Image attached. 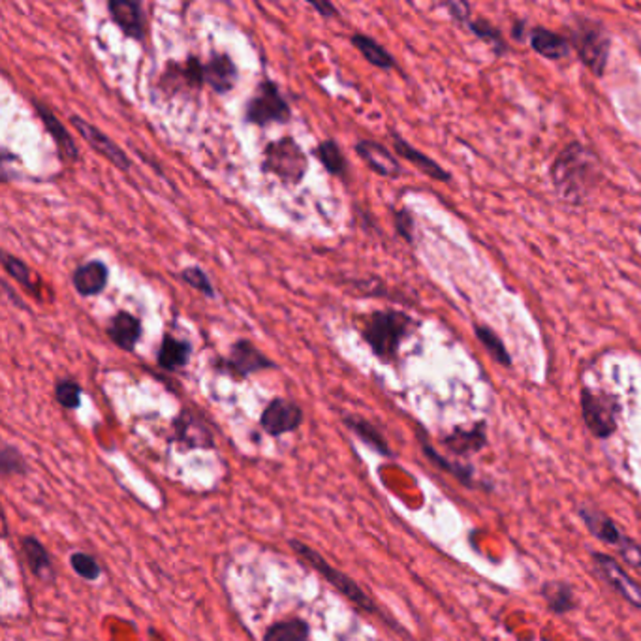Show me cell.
I'll list each match as a JSON object with an SVG mask.
<instances>
[{
	"mask_svg": "<svg viewBox=\"0 0 641 641\" xmlns=\"http://www.w3.org/2000/svg\"><path fill=\"white\" fill-rule=\"evenodd\" d=\"M600 160L577 141L566 145L551 166V181L563 199L581 203L600 179Z\"/></svg>",
	"mask_w": 641,
	"mask_h": 641,
	"instance_id": "1",
	"label": "cell"
},
{
	"mask_svg": "<svg viewBox=\"0 0 641 641\" xmlns=\"http://www.w3.org/2000/svg\"><path fill=\"white\" fill-rule=\"evenodd\" d=\"M416 328L414 320L399 310H376L365 318L361 335L372 354L390 363L397 358L401 342Z\"/></svg>",
	"mask_w": 641,
	"mask_h": 641,
	"instance_id": "2",
	"label": "cell"
},
{
	"mask_svg": "<svg viewBox=\"0 0 641 641\" xmlns=\"http://www.w3.org/2000/svg\"><path fill=\"white\" fill-rule=\"evenodd\" d=\"M290 547L303 563H307L312 570H316L320 575H322L330 583L331 587H335L342 596H346L356 607L365 611V614H378L376 604L358 585V583L352 577H350L348 574H344V572L337 570L333 565H330L322 555H320L316 549H312L310 545H307L301 540H290Z\"/></svg>",
	"mask_w": 641,
	"mask_h": 641,
	"instance_id": "3",
	"label": "cell"
},
{
	"mask_svg": "<svg viewBox=\"0 0 641 641\" xmlns=\"http://www.w3.org/2000/svg\"><path fill=\"white\" fill-rule=\"evenodd\" d=\"M570 40L581 58V63L595 76L602 77L609 56V35L605 33V28L598 21L577 17L570 33Z\"/></svg>",
	"mask_w": 641,
	"mask_h": 641,
	"instance_id": "4",
	"label": "cell"
},
{
	"mask_svg": "<svg viewBox=\"0 0 641 641\" xmlns=\"http://www.w3.org/2000/svg\"><path fill=\"white\" fill-rule=\"evenodd\" d=\"M307 168V157L294 137L271 141L264 151V162H261V169L275 175L288 185H300L305 178Z\"/></svg>",
	"mask_w": 641,
	"mask_h": 641,
	"instance_id": "5",
	"label": "cell"
},
{
	"mask_svg": "<svg viewBox=\"0 0 641 641\" xmlns=\"http://www.w3.org/2000/svg\"><path fill=\"white\" fill-rule=\"evenodd\" d=\"M290 117V106L279 91L277 83L271 79L259 81L245 107V121L256 127H268L271 123H288Z\"/></svg>",
	"mask_w": 641,
	"mask_h": 641,
	"instance_id": "6",
	"label": "cell"
},
{
	"mask_svg": "<svg viewBox=\"0 0 641 641\" xmlns=\"http://www.w3.org/2000/svg\"><path fill=\"white\" fill-rule=\"evenodd\" d=\"M581 414L583 422H585V425L596 439H609V436L617 431L619 404L616 397L583 388Z\"/></svg>",
	"mask_w": 641,
	"mask_h": 641,
	"instance_id": "7",
	"label": "cell"
},
{
	"mask_svg": "<svg viewBox=\"0 0 641 641\" xmlns=\"http://www.w3.org/2000/svg\"><path fill=\"white\" fill-rule=\"evenodd\" d=\"M593 563L611 589L617 591L628 604L641 609V585L623 570L614 557L605 555V553H593Z\"/></svg>",
	"mask_w": 641,
	"mask_h": 641,
	"instance_id": "8",
	"label": "cell"
},
{
	"mask_svg": "<svg viewBox=\"0 0 641 641\" xmlns=\"http://www.w3.org/2000/svg\"><path fill=\"white\" fill-rule=\"evenodd\" d=\"M303 423V411L288 399H273L266 411L261 412L259 425L271 436H282L286 432H294Z\"/></svg>",
	"mask_w": 641,
	"mask_h": 641,
	"instance_id": "9",
	"label": "cell"
},
{
	"mask_svg": "<svg viewBox=\"0 0 641 641\" xmlns=\"http://www.w3.org/2000/svg\"><path fill=\"white\" fill-rule=\"evenodd\" d=\"M70 121H72V125L76 127V130L79 132V136H81L86 143H89L91 148H93L98 155L106 157L115 168H119V169H123V171H128V169H130V166H132L130 158L127 157V153H125V151L119 148V145H117L111 137H107L102 130H98V128H97L95 125H91L89 121H85L83 117H79V115H72Z\"/></svg>",
	"mask_w": 641,
	"mask_h": 641,
	"instance_id": "10",
	"label": "cell"
},
{
	"mask_svg": "<svg viewBox=\"0 0 641 641\" xmlns=\"http://www.w3.org/2000/svg\"><path fill=\"white\" fill-rule=\"evenodd\" d=\"M273 367H275V363L268 356L261 354L250 341H245V339L233 342V346L229 350V356L224 361V369L229 374L239 376V378H247L254 372L273 369Z\"/></svg>",
	"mask_w": 641,
	"mask_h": 641,
	"instance_id": "11",
	"label": "cell"
},
{
	"mask_svg": "<svg viewBox=\"0 0 641 641\" xmlns=\"http://www.w3.org/2000/svg\"><path fill=\"white\" fill-rule=\"evenodd\" d=\"M173 432H175V439H178V443L183 444L185 448L208 450V448L215 446L211 429L192 411H183L178 418H175Z\"/></svg>",
	"mask_w": 641,
	"mask_h": 641,
	"instance_id": "12",
	"label": "cell"
},
{
	"mask_svg": "<svg viewBox=\"0 0 641 641\" xmlns=\"http://www.w3.org/2000/svg\"><path fill=\"white\" fill-rule=\"evenodd\" d=\"M356 153L374 173L382 175V178L395 179L402 173L399 160L393 157L392 151L384 148L382 143L372 139H361L356 143Z\"/></svg>",
	"mask_w": 641,
	"mask_h": 641,
	"instance_id": "13",
	"label": "cell"
},
{
	"mask_svg": "<svg viewBox=\"0 0 641 641\" xmlns=\"http://www.w3.org/2000/svg\"><path fill=\"white\" fill-rule=\"evenodd\" d=\"M107 10L113 23L121 28L127 38L143 40L145 19L139 3L136 0H111L107 3Z\"/></svg>",
	"mask_w": 641,
	"mask_h": 641,
	"instance_id": "14",
	"label": "cell"
},
{
	"mask_svg": "<svg viewBox=\"0 0 641 641\" xmlns=\"http://www.w3.org/2000/svg\"><path fill=\"white\" fill-rule=\"evenodd\" d=\"M35 106H36L38 117H40L42 123H44V128L49 132L51 139L55 141L56 149H58V155H61V158H63L65 162H70V164L76 162V160H79V149H77V145H76L72 134L68 132V128H66L61 121L56 119L55 113H53L46 104L35 102Z\"/></svg>",
	"mask_w": 641,
	"mask_h": 641,
	"instance_id": "15",
	"label": "cell"
},
{
	"mask_svg": "<svg viewBox=\"0 0 641 641\" xmlns=\"http://www.w3.org/2000/svg\"><path fill=\"white\" fill-rule=\"evenodd\" d=\"M203 76H206V83L217 95L229 93L239 79L236 63H233L226 53L211 55L209 63L203 65Z\"/></svg>",
	"mask_w": 641,
	"mask_h": 641,
	"instance_id": "16",
	"label": "cell"
},
{
	"mask_svg": "<svg viewBox=\"0 0 641 641\" xmlns=\"http://www.w3.org/2000/svg\"><path fill=\"white\" fill-rule=\"evenodd\" d=\"M107 279H109L107 268L100 259H91L74 271L72 284L79 296L91 298V296L102 294L107 286Z\"/></svg>",
	"mask_w": 641,
	"mask_h": 641,
	"instance_id": "17",
	"label": "cell"
},
{
	"mask_svg": "<svg viewBox=\"0 0 641 641\" xmlns=\"http://www.w3.org/2000/svg\"><path fill=\"white\" fill-rule=\"evenodd\" d=\"M106 333L115 346H119L125 352H132L141 337V322L137 316L121 310L109 320Z\"/></svg>",
	"mask_w": 641,
	"mask_h": 641,
	"instance_id": "18",
	"label": "cell"
},
{
	"mask_svg": "<svg viewBox=\"0 0 641 641\" xmlns=\"http://www.w3.org/2000/svg\"><path fill=\"white\" fill-rule=\"evenodd\" d=\"M579 515L585 523V527L589 529V533L598 538L600 542L607 544V545H616L619 547L621 542L626 538V534H623L619 531V527L616 524L614 519H609L607 515H604L602 512L589 508V506H581L579 508Z\"/></svg>",
	"mask_w": 641,
	"mask_h": 641,
	"instance_id": "19",
	"label": "cell"
},
{
	"mask_svg": "<svg viewBox=\"0 0 641 641\" xmlns=\"http://www.w3.org/2000/svg\"><path fill=\"white\" fill-rule=\"evenodd\" d=\"M392 139H393V149H395V153H397L399 157H402L404 160L412 162L418 169H422V171L427 175V178H431V179H434V181H443V183L450 181V173H448L443 166L436 164L432 158H429V157L423 155L422 151L414 149L412 145L408 143V141H404L399 134H393Z\"/></svg>",
	"mask_w": 641,
	"mask_h": 641,
	"instance_id": "20",
	"label": "cell"
},
{
	"mask_svg": "<svg viewBox=\"0 0 641 641\" xmlns=\"http://www.w3.org/2000/svg\"><path fill=\"white\" fill-rule=\"evenodd\" d=\"M21 549H23V555H25L28 568H31V572L38 579H42V581L55 579V566H53L51 555L38 538L25 536L21 540Z\"/></svg>",
	"mask_w": 641,
	"mask_h": 641,
	"instance_id": "21",
	"label": "cell"
},
{
	"mask_svg": "<svg viewBox=\"0 0 641 641\" xmlns=\"http://www.w3.org/2000/svg\"><path fill=\"white\" fill-rule=\"evenodd\" d=\"M444 444L450 452L457 453V455H471L476 453L480 450L485 448L487 444V432H485V425L478 423L471 429H455L453 432H450Z\"/></svg>",
	"mask_w": 641,
	"mask_h": 641,
	"instance_id": "22",
	"label": "cell"
},
{
	"mask_svg": "<svg viewBox=\"0 0 641 641\" xmlns=\"http://www.w3.org/2000/svg\"><path fill=\"white\" fill-rule=\"evenodd\" d=\"M192 356V346L187 341H181L173 335H164L162 344L158 348L157 361L166 371H179L183 369Z\"/></svg>",
	"mask_w": 641,
	"mask_h": 641,
	"instance_id": "23",
	"label": "cell"
},
{
	"mask_svg": "<svg viewBox=\"0 0 641 641\" xmlns=\"http://www.w3.org/2000/svg\"><path fill=\"white\" fill-rule=\"evenodd\" d=\"M531 47L538 55L545 58H553V61L565 58L570 53V42L557 33L547 31L544 26H536L531 31Z\"/></svg>",
	"mask_w": 641,
	"mask_h": 641,
	"instance_id": "24",
	"label": "cell"
},
{
	"mask_svg": "<svg viewBox=\"0 0 641 641\" xmlns=\"http://www.w3.org/2000/svg\"><path fill=\"white\" fill-rule=\"evenodd\" d=\"M542 598L545 600L547 607L557 616L570 614L575 609L577 602L574 596L572 587L565 581H547L542 587Z\"/></svg>",
	"mask_w": 641,
	"mask_h": 641,
	"instance_id": "25",
	"label": "cell"
},
{
	"mask_svg": "<svg viewBox=\"0 0 641 641\" xmlns=\"http://www.w3.org/2000/svg\"><path fill=\"white\" fill-rule=\"evenodd\" d=\"M344 425H346L350 431H352L354 434H358L360 439H361L369 448L376 450L378 453H382V455H386V457L392 455V450H390L386 439L382 436V432L378 431L371 422H367V420H363V418H360V416H352V414H350V416H344Z\"/></svg>",
	"mask_w": 641,
	"mask_h": 641,
	"instance_id": "26",
	"label": "cell"
},
{
	"mask_svg": "<svg viewBox=\"0 0 641 641\" xmlns=\"http://www.w3.org/2000/svg\"><path fill=\"white\" fill-rule=\"evenodd\" d=\"M264 641H310V626L301 619L279 621L266 630Z\"/></svg>",
	"mask_w": 641,
	"mask_h": 641,
	"instance_id": "27",
	"label": "cell"
},
{
	"mask_svg": "<svg viewBox=\"0 0 641 641\" xmlns=\"http://www.w3.org/2000/svg\"><path fill=\"white\" fill-rule=\"evenodd\" d=\"M352 44L372 66L382 68V70H390V68L395 66L393 56L376 40H372V38H369L365 35H354L352 36Z\"/></svg>",
	"mask_w": 641,
	"mask_h": 641,
	"instance_id": "28",
	"label": "cell"
},
{
	"mask_svg": "<svg viewBox=\"0 0 641 641\" xmlns=\"http://www.w3.org/2000/svg\"><path fill=\"white\" fill-rule=\"evenodd\" d=\"M420 441H422L423 453L427 455V459H429L432 464H436V466H439V469H443V471L450 473L452 476H455L461 483L469 485V487L473 485V469H471V466H463L461 463H450L448 459H444L439 452H436L425 439H422V436H420Z\"/></svg>",
	"mask_w": 641,
	"mask_h": 641,
	"instance_id": "29",
	"label": "cell"
},
{
	"mask_svg": "<svg viewBox=\"0 0 641 641\" xmlns=\"http://www.w3.org/2000/svg\"><path fill=\"white\" fill-rule=\"evenodd\" d=\"M314 155L316 158L324 164L326 171L331 173V175H344L346 171V160L339 149V145L337 141L333 139H326L318 145V148L314 149Z\"/></svg>",
	"mask_w": 641,
	"mask_h": 641,
	"instance_id": "30",
	"label": "cell"
},
{
	"mask_svg": "<svg viewBox=\"0 0 641 641\" xmlns=\"http://www.w3.org/2000/svg\"><path fill=\"white\" fill-rule=\"evenodd\" d=\"M476 337L480 339V342L485 346V350L489 352V356L497 361L499 365L510 367L512 365V358L508 354V350L504 346V342L501 341V337L494 333L493 330L485 328V326H476Z\"/></svg>",
	"mask_w": 641,
	"mask_h": 641,
	"instance_id": "31",
	"label": "cell"
},
{
	"mask_svg": "<svg viewBox=\"0 0 641 641\" xmlns=\"http://www.w3.org/2000/svg\"><path fill=\"white\" fill-rule=\"evenodd\" d=\"M70 566L85 581H97L102 575L100 563L93 555H89V553H83V551L72 553Z\"/></svg>",
	"mask_w": 641,
	"mask_h": 641,
	"instance_id": "32",
	"label": "cell"
},
{
	"mask_svg": "<svg viewBox=\"0 0 641 641\" xmlns=\"http://www.w3.org/2000/svg\"><path fill=\"white\" fill-rule=\"evenodd\" d=\"M81 395H83L81 386L76 381H72V378H63V381H58L55 384V399L58 404L65 406L66 411H76V408H79Z\"/></svg>",
	"mask_w": 641,
	"mask_h": 641,
	"instance_id": "33",
	"label": "cell"
},
{
	"mask_svg": "<svg viewBox=\"0 0 641 641\" xmlns=\"http://www.w3.org/2000/svg\"><path fill=\"white\" fill-rule=\"evenodd\" d=\"M25 473H26V463L21 452L12 444H5L3 450H0V474L5 478H10Z\"/></svg>",
	"mask_w": 641,
	"mask_h": 641,
	"instance_id": "34",
	"label": "cell"
},
{
	"mask_svg": "<svg viewBox=\"0 0 641 641\" xmlns=\"http://www.w3.org/2000/svg\"><path fill=\"white\" fill-rule=\"evenodd\" d=\"M3 266L6 270V273L15 280L19 282L21 286H25L26 290H33L35 294H36V288L33 286V280H31V270H28V266L25 264V261H21L19 258L5 252L3 254Z\"/></svg>",
	"mask_w": 641,
	"mask_h": 641,
	"instance_id": "35",
	"label": "cell"
},
{
	"mask_svg": "<svg viewBox=\"0 0 641 641\" xmlns=\"http://www.w3.org/2000/svg\"><path fill=\"white\" fill-rule=\"evenodd\" d=\"M471 28H473V33H474L478 38L489 42L497 53H504V51H506V46H504V40H503L501 33H499L497 28H494L491 23H487V21H483V19H476V21L471 23Z\"/></svg>",
	"mask_w": 641,
	"mask_h": 641,
	"instance_id": "36",
	"label": "cell"
},
{
	"mask_svg": "<svg viewBox=\"0 0 641 641\" xmlns=\"http://www.w3.org/2000/svg\"><path fill=\"white\" fill-rule=\"evenodd\" d=\"M181 279L190 284L192 288H196L198 291H201L203 296L206 298H215V290H213V284L211 280L208 279V275L203 273L199 268H187L183 273H181Z\"/></svg>",
	"mask_w": 641,
	"mask_h": 641,
	"instance_id": "37",
	"label": "cell"
},
{
	"mask_svg": "<svg viewBox=\"0 0 641 641\" xmlns=\"http://www.w3.org/2000/svg\"><path fill=\"white\" fill-rule=\"evenodd\" d=\"M617 553L621 555V559L626 563V566H630L634 572H637L641 575V545L637 542H634L632 538H625L621 542V545L617 547Z\"/></svg>",
	"mask_w": 641,
	"mask_h": 641,
	"instance_id": "38",
	"label": "cell"
},
{
	"mask_svg": "<svg viewBox=\"0 0 641 641\" xmlns=\"http://www.w3.org/2000/svg\"><path fill=\"white\" fill-rule=\"evenodd\" d=\"M393 220H395V228H397L399 236L402 239H406L408 243H412L414 241V219L411 213H408V209L393 211Z\"/></svg>",
	"mask_w": 641,
	"mask_h": 641,
	"instance_id": "39",
	"label": "cell"
},
{
	"mask_svg": "<svg viewBox=\"0 0 641 641\" xmlns=\"http://www.w3.org/2000/svg\"><path fill=\"white\" fill-rule=\"evenodd\" d=\"M446 8L450 10L452 17L459 23H464V21H469L471 17V6L466 5V3H448Z\"/></svg>",
	"mask_w": 641,
	"mask_h": 641,
	"instance_id": "40",
	"label": "cell"
},
{
	"mask_svg": "<svg viewBox=\"0 0 641 641\" xmlns=\"http://www.w3.org/2000/svg\"><path fill=\"white\" fill-rule=\"evenodd\" d=\"M309 6L314 8L316 12H320V15H324V17H335L337 15V8L331 3H326V0H310Z\"/></svg>",
	"mask_w": 641,
	"mask_h": 641,
	"instance_id": "41",
	"label": "cell"
}]
</instances>
